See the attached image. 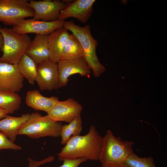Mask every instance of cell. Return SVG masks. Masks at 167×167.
Here are the masks:
<instances>
[{"label": "cell", "instance_id": "obj_22", "mask_svg": "<svg viewBox=\"0 0 167 167\" xmlns=\"http://www.w3.org/2000/svg\"><path fill=\"white\" fill-rule=\"evenodd\" d=\"M122 167H156L152 157H140L134 152L125 161Z\"/></svg>", "mask_w": 167, "mask_h": 167}, {"label": "cell", "instance_id": "obj_15", "mask_svg": "<svg viewBox=\"0 0 167 167\" xmlns=\"http://www.w3.org/2000/svg\"><path fill=\"white\" fill-rule=\"evenodd\" d=\"M48 35L36 34L26 54L37 65L50 60Z\"/></svg>", "mask_w": 167, "mask_h": 167}, {"label": "cell", "instance_id": "obj_8", "mask_svg": "<svg viewBox=\"0 0 167 167\" xmlns=\"http://www.w3.org/2000/svg\"><path fill=\"white\" fill-rule=\"evenodd\" d=\"M64 21L58 19L47 21L33 19H24L11 28L20 34L34 33L37 35H49L54 30L63 27Z\"/></svg>", "mask_w": 167, "mask_h": 167}, {"label": "cell", "instance_id": "obj_4", "mask_svg": "<svg viewBox=\"0 0 167 167\" xmlns=\"http://www.w3.org/2000/svg\"><path fill=\"white\" fill-rule=\"evenodd\" d=\"M4 39L1 51L2 56L0 62L17 64L21 57L25 54L32 41L28 35L20 34L7 28H1L0 31Z\"/></svg>", "mask_w": 167, "mask_h": 167}, {"label": "cell", "instance_id": "obj_10", "mask_svg": "<svg viewBox=\"0 0 167 167\" xmlns=\"http://www.w3.org/2000/svg\"><path fill=\"white\" fill-rule=\"evenodd\" d=\"M29 3L34 12L32 19L47 21L58 19L60 12L66 4L63 1L50 0H30Z\"/></svg>", "mask_w": 167, "mask_h": 167}, {"label": "cell", "instance_id": "obj_13", "mask_svg": "<svg viewBox=\"0 0 167 167\" xmlns=\"http://www.w3.org/2000/svg\"><path fill=\"white\" fill-rule=\"evenodd\" d=\"M95 0H76L66 4L60 12L58 19L64 21L68 18L77 19L82 24L90 18L93 11V5Z\"/></svg>", "mask_w": 167, "mask_h": 167}, {"label": "cell", "instance_id": "obj_11", "mask_svg": "<svg viewBox=\"0 0 167 167\" xmlns=\"http://www.w3.org/2000/svg\"><path fill=\"white\" fill-rule=\"evenodd\" d=\"M35 81L42 91H51L58 88L59 79L57 63L49 60L38 65Z\"/></svg>", "mask_w": 167, "mask_h": 167}, {"label": "cell", "instance_id": "obj_24", "mask_svg": "<svg viewBox=\"0 0 167 167\" xmlns=\"http://www.w3.org/2000/svg\"><path fill=\"white\" fill-rule=\"evenodd\" d=\"M87 160V159L83 158L65 159L63 161L62 165L59 167H78L81 164Z\"/></svg>", "mask_w": 167, "mask_h": 167}, {"label": "cell", "instance_id": "obj_19", "mask_svg": "<svg viewBox=\"0 0 167 167\" xmlns=\"http://www.w3.org/2000/svg\"><path fill=\"white\" fill-rule=\"evenodd\" d=\"M19 70L29 84L34 85L37 74V65L26 54L20 58L17 64Z\"/></svg>", "mask_w": 167, "mask_h": 167}, {"label": "cell", "instance_id": "obj_25", "mask_svg": "<svg viewBox=\"0 0 167 167\" xmlns=\"http://www.w3.org/2000/svg\"><path fill=\"white\" fill-rule=\"evenodd\" d=\"M28 159L29 162V167H37L41 165L48 162V160L47 158L40 161H34L29 158H28Z\"/></svg>", "mask_w": 167, "mask_h": 167}, {"label": "cell", "instance_id": "obj_27", "mask_svg": "<svg viewBox=\"0 0 167 167\" xmlns=\"http://www.w3.org/2000/svg\"><path fill=\"white\" fill-rule=\"evenodd\" d=\"M1 28H1V27L0 25V50H1L2 49L4 44L3 37L2 34L0 32Z\"/></svg>", "mask_w": 167, "mask_h": 167}, {"label": "cell", "instance_id": "obj_20", "mask_svg": "<svg viewBox=\"0 0 167 167\" xmlns=\"http://www.w3.org/2000/svg\"><path fill=\"white\" fill-rule=\"evenodd\" d=\"M83 57V50L80 43L73 34H70L63 49L61 60L71 59Z\"/></svg>", "mask_w": 167, "mask_h": 167}, {"label": "cell", "instance_id": "obj_6", "mask_svg": "<svg viewBox=\"0 0 167 167\" xmlns=\"http://www.w3.org/2000/svg\"><path fill=\"white\" fill-rule=\"evenodd\" d=\"M34 15L27 0H0V21L5 25L15 26Z\"/></svg>", "mask_w": 167, "mask_h": 167}, {"label": "cell", "instance_id": "obj_12", "mask_svg": "<svg viewBox=\"0 0 167 167\" xmlns=\"http://www.w3.org/2000/svg\"><path fill=\"white\" fill-rule=\"evenodd\" d=\"M24 80L17 64L0 62V90L19 92Z\"/></svg>", "mask_w": 167, "mask_h": 167}, {"label": "cell", "instance_id": "obj_16", "mask_svg": "<svg viewBox=\"0 0 167 167\" xmlns=\"http://www.w3.org/2000/svg\"><path fill=\"white\" fill-rule=\"evenodd\" d=\"M59 101L57 96H44L36 89L28 91L25 100L26 104L29 107L35 110L44 111L47 113Z\"/></svg>", "mask_w": 167, "mask_h": 167}, {"label": "cell", "instance_id": "obj_17", "mask_svg": "<svg viewBox=\"0 0 167 167\" xmlns=\"http://www.w3.org/2000/svg\"><path fill=\"white\" fill-rule=\"evenodd\" d=\"M30 115V114L28 113L19 117H15L7 115L0 120V131L14 142L19 130L28 120Z\"/></svg>", "mask_w": 167, "mask_h": 167}, {"label": "cell", "instance_id": "obj_3", "mask_svg": "<svg viewBox=\"0 0 167 167\" xmlns=\"http://www.w3.org/2000/svg\"><path fill=\"white\" fill-rule=\"evenodd\" d=\"M63 27L72 32L78 39L83 48V57L95 77H99L105 70L100 62L96 53L98 43L91 34L89 24L80 27L72 20H64Z\"/></svg>", "mask_w": 167, "mask_h": 167}, {"label": "cell", "instance_id": "obj_7", "mask_svg": "<svg viewBox=\"0 0 167 167\" xmlns=\"http://www.w3.org/2000/svg\"><path fill=\"white\" fill-rule=\"evenodd\" d=\"M59 75L58 88L66 86L71 75L78 74L83 77H88L91 69L84 57L60 60L57 63Z\"/></svg>", "mask_w": 167, "mask_h": 167}, {"label": "cell", "instance_id": "obj_23", "mask_svg": "<svg viewBox=\"0 0 167 167\" xmlns=\"http://www.w3.org/2000/svg\"><path fill=\"white\" fill-rule=\"evenodd\" d=\"M21 147L11 141L6 135L0 131V150L3 149L19 150Z\"/></svg>", "mask_w": 167, "mask_h": 167}, {"label": "cell", "instance_id": "obj_14", "mask_svg": "<svg viewBox=\"0 0 167 167\" xmlns=\"http://www.w3.org/2000/svg\"><path fill=\"white\" fill-rule=\"evenodd\" d=\"M68 31L62 27L48 35V45L51 61L57 63L61 60L63 49L70 34Z\"/></svg>", "mask_w": 167, "mask_h": 167}, {"label": "cell", "instance_id": "obj_1", "mask_svg": "<svg viewBox=\"0 0 167 167\" xmlns=\"http://www.w3.org/2000/svg\"><path fill=\"white\" fill-rule=\"evenodd\" d=\"M101 136L94 126H90L89 131L84 135H72L61 152L57 154L60 161L83 158L96 161L99 160L103 144Z\"/></svg>", "mask_w": 167, "mask_h": 167}, {"label": "cell", "instance_id": "obj_5", "mask_svg": "<svg viewBox=\"0 0 167 167\" xmlns=\"http://www.w3.org/2000/svg\"><path fill=\"white\" fill-rule=\"evenodd\" d=\"M62 125L61 122L54 121L47 115L42 116L38 112H33L19 130L18 135H26L33 139L47 136L58 137Z\"/></svg>", "mask_w": 167, "mask_h": 167}, {"label": "cell", "instance_id": "obj_9", "mask_svg": "<svg viewBox=\"0 0 167 167\" xmlns=\"http://www.w3.org/2000/svg\"><path fill=\"white\" fill-rule=\"evenodd\" d=\"M83 109L82 105L77 101L68 98L65 101H58L47 115L55 122L69 123L81 115Z\"/></svg>", "mask_w": 167, "mask_h": 167}, {"label": "cell", "instance_id": "obj_2", "mask_svg": "<svg viewBox=\"0 0 167 167\" xmlns=\"http://www.w3.org/2000/svg\"><path fill=\"white\" fill-rule=\"evenodd\" d=\"M134 143L115 137L111 130H107L99 159L102 167H122L127 158L134 152Z\"/></svg>", "mask_w": 167, "mask_h": 167}, {"label": "cell", "instance_id": "obj_26", "mask_svg": "<svg viewBox=\"0 0 167 167\" xmlns=\"http://www.w3.org/2000/svg\"><path fill=\"white\" fill-rule=\"evenodd\" d=\"M8 113L5 110L0 108V119L4 118Z\"/></svg>", "mask_w": 167, "mask_h": 167}, {"label": "cell", "instance_id": "obj_21", "mask_svg": "<svg viewBox=\"0 0 167 167\" xmlns=\"http://www.w3.org/2000/svg\"><path fill=\"white\" fill-rule=\"evenodd\" d=\"M82 130V119L81 115L77 117L69 124L62 125L60 132L61 144H65L72 135H79Z\"/></svg>", "mask_w": 167, "mask_h": 167}, {"label": "cell", "instance_id": "obj_18", "mask_svg": "<svg viewBox=\"0 0 167 167\" xmlns=\"http://www.w3.org/2000/svg\"><path fill=\"white\" fill-rule=\"evenodd\" d=\"M21 99L16 92L0 90V108L8 114L13 113L20 108Z\"/></svg>", "mask_w": 167, "mask_h": 167}]
</instances>
